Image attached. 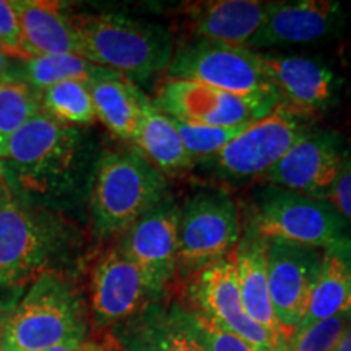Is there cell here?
I'll return each mask as SVG.
<instances>
[{"instance_id": "obj_31", "label": "cell", "mask_w": 351, "mask_h": 351, "mask_svg": "<svg viewBox=\"0 0 351 351\" xmlns=\"http://www.w3.org/2000/svg\"><path fill=\"white\" fill-rule=\"evenodd\" d=\"M0 49L10 59L26 60L32 57L25 49L15 2L8 0H0Z\"/></svg>"}, {"instance_id": "obj_17", "label": "cell", "mask_w": 351, "mask_h": 351, "mask_svg": "<svg viewBox=\"0 0 351 351\" xmlns=\"http://www.w3.org/2000/svg\"><path fill=\"white\" fill-rule=\"evenodd\" d=\"M343 21L345 12L339 2H270L265 21L252 39L249 49L320 41L339 32Z\"/></svg>"}, {"instance_id": "obj_16", "label": "cell", "mask_w": 351, "mask_h": 351, "mask_svg": "<svg viewBox=\"0 0 351 351\" xmlns=\"http://www.w3.org/2000/svg\"><path fill=\"white\" fill-rule=\"evenodd\" d=\"M91 313L99 327H116L160 301L142 270L121 247L108 251L91 271Z\"/></svg>"}, {"instance_id": "obj_27", "label": "cell", "mask_w": 351, "mask_h": 351, "mask_svg": "<svg viewBox=\"0 0 351 351\" xmlns=\"http://www.w3.org/2000/svg\"><path fill=\"white\" fill-rule=\"evenodd\" d=\"M41 112L39 93L28 83L12 73L0 78V147Z\"/></svg>"}, {"instance_id": "obj_24", "label": "cell", "mask_w": 351, "mask_h": 351, "mask_svg": "<svg viewBox=\"0 0 351 351\" xmlns=\"http://www.w3.org/2000/svg\"><path fill=\"white\" fill-rule=\"evenodd\" d=\"M91 99L99 119L116 137L134 140L147 96L134 82L122 75L103 78L90 85Z\"/></svg>"}, {"instance_id": "obj_36", "label": "cell", "mask_w": 351, "mask_h": 351, "mask_svg": "<svg viewBox=\"0 0 351 351\" xmlns=\"http://www.w3.org/2000/svg\"><path fill=\"white\" fill-rule=\"evenodd\" d=\"M0 351H3V350H2V348H0Z\"/></svg>"}, {"instance_id": "obj_1", "label": "cell", "mask_w": 351, "mask_h": 351, "mask_svg": "<svg viewBox=\"0 0 351 351\" xmlns=\"http://www.w3.org/2000/svg\"><path fill=\"white\" fill-rule=\"evenodd\" d=\"M82 339H88L85 304L75 287L57 271L44 270L0 315L3 351H46Z\"/></svg>"}, {"instance_id": "obj_20", "label": "cell", "mask_w": 351, "mask_h": 351, "mask_svg": "<svg viewBox=\"0 0 351 351\" xmlns=\"http://www.w3.org/2000/svg\"><path fill=\"white\" fill-rule=\"evenodd\" d=\"M114 339L122 351H204L160 301L114 327Z\"/></svg>"}, {"instance_id": "obj_11", "label": "cell", "mask_w": 351, "mask_h": 351, "mask_svg": "<svg viewBox=\"0 0 351 351\" xmlns=\"http://www.w3.org/2000/svg\"><path fill=\"white\" fill-rule=\"evenodd\" d=\"M304 132L300 117L276 106L213 156L215 168L234 179L265 176Z\"/></svg>"}, {"instance_id": "obj_7", "label": "cell", "mask_w": 351, "mask_h": 351, "mask_svg": "<svg viewBox=\"0 0 351 351\" xmlns=\"http://www.w3.org/2000/svg\"><path fill=\"white\" fill-rule=\"evenodd\" d=\"M241 241L239 213L225 192H200L181 208L178 269L199 274L230 257Z\"/></svg>"}, {"instance_id": "obj_5", "label": "cell", "mask_w": 351, "mask_h": 351, "mask_svg": "<svg viewBox=\"0 0 351 351\" xmlns=\"http://www.w3.org/2000/svg\"><path fill=\"white\" fill-rule=\"evenodd\" d=\"M251 230L269 243H287L327 251L351 243L348 223L327 200L271 189L257 200Z\"/></svg>"}, {"instance_id": "obj_29", "label": "cell", "mask_w": 351, "mask_h": 351, "mask_svg": "<svg viewBox=\"0 0 351 351\" xmlns=\"http://www.w3.org/2000/svg\"><path fill=\"white\" fill-rule=\"evenodd\" d=\"M173 119V117H171ZM176 129L179 132L184 147L192 158L217 156L231 140H234L249 124L234 127H217L191 124L173 119ZM252 124V122H251Z\"/></svg>"}, {"instance_id": "obj_9", "label": "cell", "mask_w": 351, "mask_h": 351, "mask_svg": "<svg viewBox=\"0 0 351 351\" xmlns=\"http://www.w3.org/2000/svg\"><path fill=\"white\" fill-rule=\"evenodd\" d=\"M155 106L176 121L234 127L262 119L274 111L276 103L231 95L202 83L166 78Z\"/></svg>"}, {"instance_id": "obj_30", "label": "cell", "mask_w": 351, "mask_h": 351, "mask_svg": "<svg viewBox=\"0 0 351 351\" xmlns=\"http://www.w3.org/2000/svg\"><path fill=\"white\" fill-rule=\"evenodd\" d=\"M350 322L351 306L295 333L289 340V351H333Z\"/></svg>"}, {"instance_id": "obj_19", "label": "cell", "mask_w": 351, "mask_h": 351, "mask_svg": "<svg viewBox=\"0 0 351 351\" xmlns=\"http://www.w3.org/2000/svg\"><path fill=\"white\" fill-rule=\"evenodd\" d=\"M270 2L217 0L199 3L191 12V26L199 39L249 47L265 21Z\"/></svg>"}, {"instance_id": "obj_14", "label": "cell", "mask_w": 351, "mask_h": 351, "mask_svg": "<svg viewBox=\"0 0 351 351\" xmlns=\"http://www.w3.org/2000/svg\"><path fill=\"white\" fill-rule=\"evenodd\" d=\"M265 243L271 304L280 328L289 343L309 304L322 251L274 241Z\"/></svg>"}, {"instance_id": "obj_15", "label": "cell", "mask_w": 351, "mask_h": 351, "mask_svg": "<svg viewBox=\"0 0 351 351\" xmlns=\"http://www.w3.org/2000/svg\"><path fill=\"white\" fill-rule=\"evenodd\" d=\"M262 69L276 98V106L293 116H314L339 98L340 78L320 60L302 56L261 54Z\"/></svg>"}, {"instance_id": "obj_32", "label": "cell", "mask_w": 351, "mask_h": 351, "mask_svg": "<svg viewBox=\"0 0 351 351\" xmlns=\"http://www.w3.org/2000/svg\"><path fill=\"white\" fill-rule=\"evenodd\" d=\"M327 202L348 223L351 230V160H345L330 192H328Z\"/></svg>"}, {"instance_id": "obj_18", "label": "cell", "mask_w": 351, "mask_h": 351, "mask_svg": "<svg viewBox=\"0 0 351 351\" xmlns=\"http://www.w3.org/2000/svg\"><path fill=\"white\" fill-rule=\"evenodd\" d=\"M232 258L238 270L239 293L245 313L269 332L280 351H289V343L280 328L271 304L267 276V243L249 228L236 245Z\"/></svg>"}, {"instance_id": "obj_22", "label": "cell", "mask_w": 351, "mask_h": 351, "mask_svg": "<svg viewBox=\"0 0 351 351\" xmlns=\"http://www.w3.org/2000/svg\"><path fill=\"white\" fill-rule=\"evenodd\" d=\"M351 306V243L322 251L309 304L295 333ZM293 333V335H295ZM291 340V339H289Z\"/></svg>"}, {"instance_id": "obj_6", "label": "cell", "mask_w": 351, "mask_h": 351, "mask_svg": "<svg viewBox=\"0 0 351 351\" xmlns=\"http://www.w3.org/2000/svg\"><path fill=\"white\" fill-rule=\"evenodd\" d=\"M168 78L202 83L244 98L275 101V93L262 69L261 54L249 47L199 41L174 52Z\"/></svg>"}, {"instance_id": "obj_26", "label": "cell", "mask_w": 351, "mask_h": 351, "mask_svg": "<svg viewBox=\"0 0 351 351\" xmlns=\"http://www.w3.org/2000/svg\"><path fill=\"white\" fill-rule=\"evenodd\" d=\"M43 112L67 125H88L96 119L90 85L83 82H62L39 93Z\"/></svg>"}, {"instance_id": "obj_4", "label": "cell", "mask_w": 351, "mask_h": 351, "mask_svg": "<svg viewBox=\"0 0 351 351\" xmlns=\"http://www.w3.org/2000/svg\"><path fill=\"white\" fill-rule=\"evenodd\" d=\"M80 148L77 127L41 112L0 147V173L25 191H52L75 168Z\"/></svg>"}, {"instance_id": "obj_10", "label": "cell", "mask_w": 351, "mask_h": 351, "mask_svg": "<svg viewBox=\"0 0 351 351\" xmlns=\"http://www.w3.org/2000/svg\"><path fill=\"white\" fill-rule=\"evenodd\" d=\"M343 140L328 130L304 132L263 179L276 189L315 200H327L328 192L345 163Z\"/></svg>"}, {"instance_id": "obj_3", "label": "cell", "mask_w": 351, "mask_h": 351, "mask_svg": "<svg viewBox=\"0 0 351 351\" xmlns=\"http://www.w3.org/2000/svg\"><path fill=\"white\" fill-rule=\"evenodd\" d=\"M166 191L163 173L137 150L103 153L90 200L95 232L111 238L127 231L168 197Z\"/></svg>"}, {"instance_id": "obj_23", "label": "cell", "mask_w": 351, "mask_h": 351, "mask_svg": "<svg viewBox=\"0 0 351 351\" xmlns=\"http://www.w3.org/2000/svg\"><path fill=\"white\" fill-rule=\"evenodd\" d=\"M132 142L138 148L140 155L161 173L186 169L194 161L184 147L173 119L148 98L143 103L142 116Z\"/></svg>"}, {"instance_id": "obj_34", "label": "cell", "mask_w": 351, "mask_h": 351, "mask_svg": "<svg viewBox=\"0 0 351 351\" xmlns=\"http://www.w3.org/2000/svg\"><path fill=\"white\" fill-rule=\"evenodd\" d=\"M333 351H351V322L345 328L343 335H341V339L339 340V343H337Z\"/></svg>"}, {"instance_id": "obj_13", "label": "cell", "mask_w": 351, "mask_h": 351, "mask_svg": "<svg viewBox=\"0 0 351 351\" xmlns=\"http://www.w3.org/2000/svg\"><path fill=\"white\" fill-rule=\"evenodd\" d=\"M179 221L181 207L166 197L125 231L119 245L160 298L178 270Z\"/></svg>"}, {"instance_id": "obj_33", "label": "cell", "mask_w": 351, "mask_h": 351, "mask_svg": "<svg viewBox=\"0 0 351 351\" xmlns=\"http://www.w3.org/2000/svg\"><path fill=\"white\" fill-rule=\"evenodd\" d=\"M99 346L95 343V341L82 339V340H70L64 341V343L52 346V348L46 351H98Z\"/></svg>"}, {"instance_id": "obj_2", "label": "cell", "mask_w": 351, "mask_h": 351, "mask_svg": "<svg viewBox=\"0 0 351 351\" xmlns=\"http://www.w3.org/2000/svg\"><path fill=\"white\" fill-rule=\"evenodd\" d=\"M70 21L80 57L134 83L165 72L174 56L173 39L161 25L119 13H82Z\"/></svg>"}, {"instance_id": "obj_35", "label": "cell", "mask_w": 351, "mask_h": 351, "mask_svg": "<svg viewBox=\"0 0 351 351\" xmlns=\"http://www.w3.org/2000/svg\"><path fill=\"white\" fill-rule=\"evenodd\" d=\"M10 60H12L10 57H8L5 52L0 49V78L5 77L7 73H10V67H12Z\"/></svg>"}, {"instance_id": "obj_28", "label": "cell", "mask_w": 351, "mask_h": 351, "mask_svg": "<svg viewBox=\"0 0 351 351\" xmlns=\"http://www.w3.org/2000/svg\"><path fill=\"white\" fill-rule=\"evenodd\" d=\"M171 309L189 335L204 351H256L241 337L219 327L194 307L171 304Z\"/></svg>"}, {"instance_id": "obj_21", "label": "cell", "mask_w": 351, "mask_h": 351, "mask_svg": "<svg viewBox=\"0 0 351 351\" xmlns=\"http://www.w3.org/2000/svg\"><path fill=\"white\" fill-rule=\"evenodd\" d=\"M21 36L29 56H80L70 15L57 2L20 0L15 2Z\"/></svg>"}, {"instance_id": "obj_12", "label": "cell", "mask_w": 351, "mask_h": 351, "mask_svg": "<svg viewBox=\"0 0 351 351\" xmlns=\"http://www.w3.org/2000/svg\"><path fill=\"white\" fill-rule=\"evenodd\" d=\"M189 295L194 309L207 315L219 327L241 337L256 351H280L269 332L245 313L232 256L221 258L195 274Z\"/></svg>"}, {"instance_id": "obj_8", "label": "cell", "mask_w": 351, "mask_h": 351, "mask_svg": "<svg viewBox=\"0 0 351 351\" xmlns=\"http://www.w3.org/2000/svg\"><path fill=\"white\" fill-rule=\"evenodd\" d=\"M51 249V236L44 223L0 173V289L34 282L44 271Z\"/></svg>"}, {"instance_id": "obj_25", "label": "cell", "mask_w": 351, "mask_h": 351, "mask_svg": "<svg viewBox=\"0 0 351 351\" xmlns=\"http://www.w3.org/2000/svg\"><path fill=\"white\" fill-rule=\"evenodd\" d=\"M10 73L28 83L38 93L62 82H83L91 85L103 78L119 75L73 54L33 56L26 60H20L15 72Z\"/></svg>"}]
</instances>
